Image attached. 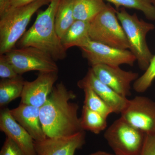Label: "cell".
Returning a JSON list of instances; mask_svg holds the SVG:
<instances>
[{
    "label": "cell",
    "mask_w": 155,
    "mask_h": 155,
    "mask_svg": "<svg viewBox=\"0 0 155 155\" xmlns=\"http://www.w3.org/2000/svg\"><path fill=\"white\" fill-rule=\"evenodd\" d=\"M51 0H36L17 8H11L0 17V55L14 49L25 32L31 17L42 6Z\"/></svg>",
    "instance_id": "cell-3"
},
{
    "label": "cell",
    "mask_w": 155,
    "mask_h": 155,
    "mask_svg": "<svg viewBox=\"0 0 155 155\" xmlns=\"http://www.w3.org/2000/svg\"><path fill=\"white\" fill-rule=\"evenodd\" d=\"M121 118L146 134H155V102L147 97L129 100Z\"/></svg>",
    "instance_id": "cell-9"
},
{
    "label": "cell",
    "mask_w": 155,
    "mask_h": 155,
    "mask_svg": "<svg viewBox=\"0 0 155 155\" xmlns=\"http://www.w3.org/2000/svg\"><path fill=\"white\" fill-rule=\"evenodd\" d=\"M91 69L99 80L125 97L131 94V84L139 77L137 72L125 71L119 67L99 64Z\"/></svg>",
    "instance_id": "cell-10"
},
{
    "label": "cell",
    "mask_w": 155,
    "mask_h": 155,
    "mask_svg": "<svg viewBox=\"0 0 155 155\" xmlns=\"http://www.w3.org/2000/svg\"><path fill=\"white\" fill-rule=\"evenodd\" d=\"M12 0H0V17H2L11 7Z\"/></svg>",
    "instance_id": "cell-27"
},
{
    "label": "cell",
    "mask_w": 155,
    "mask_h": 155,
    "mask_svg": "<svg viewBox=\"0 0 155 155\" xmlns=\"http://www.w3.org/2000/svg\"><path fill=\"white\" fill-rule=\"evenodd\" d=\"M114 4L117 8L120 7L141 11L146 17L155 20V6L152 0H103Z\"/></svg>",
    "instance_id": "cell-22"
},
{
    "label": "cell",
    "mask_w": 155,
    "mask_h": 155,
    "mask_svg": "<svg viewBox=\"0 0 155 155\" xmlns=\"http://www.w3.org/2000/svg\"><path fill=\"white\" fill-rule=\"evenodd\" d=\"M116 15L125 31L129 50L136 57L140 68L145 71L153 56L147 44L146 36L154 29V25L140 19L136 14L130 15L124 8L117 11Z\"/></svg>",
    "instance_id": "cell-4"
},
{
    "label": "cell",
    "mask_w": 155,
    "mask_h": 155,
    "mask_svg": "<svg viewBox=\"0 0 155 155\" xmlns=\"http://www.w3.org/2000/svg\"><path fill=\"white\" fill-rule=\"evenodd\" d=\"M60 0H51L47 8L39 12L33 25L18 41L19 48L32 47L41 50L55 60H63L67 51L61 43L55 25V18Z\"/></svg>",
    "instance_id": "cell-2"
},
{
    "label": "cell",
    "mask_w": 155,
    "mask_h": 155,
    "mask_svg": "<svg viewBox=\"0 0 155 155\" xmlns=\"http://www.w3.org/2000/svg\"><path fill=\"white\" fill-rule=\"evenodd\" d=\"M140 155H155V134H146Z\"/></svg>",
    "instance_id": "cell-26"
},
{
    "label": "cell",
    "mask_w": 155,
    "mask_h": 155,
    "mask_svg": "<svg viewBox=\"0 0 155 155\" xmlns=\"http://www.w3.org/2000/svg\"><path fill=\"white\" fill-rule=\"evenodd\" d=\"M84 92V106L107 118L113 113L112 109L89 86L82 87Z\"/></svg>",
    "instance_id": "cell-21"
},
{
    "label": "cell",
    "mask_w": 155,
    "mask_h": 155,
    "mask_svg": "<svg viewBox=\"0 0 155 155\" xmlns=\"http://www.w3.org/2000/svg\"><path fill=\"white\" fill-rule=\"evenodd\" d=\"M146 136L121 117L115 120L104 134L116 155H140Z\"/></svg>",
    "instance_id": "cell-6"
},
{
    "label": "cell",
    "mask_w": 155,
    "mask_h": 155,
    "mask_svg": "<svg viewBox=\"0 0 155 155\" xmlns=\"http://www.w3.org/2000/svg\"><path fill=\"white\" fill-rule=\"evenodd\" d=\"M88 155H116L115 154H112L110 153L105 151H98L96 152L92 153Z\"/></svg>",
    "instance_id": "cell-29"
},
{
    "label": "cell",
    "mask_w": 155,
    "mask_h": 155,
    "mask_svg": "<svg viewBox=\"0 0 155 155\" xmlns=\"http://www.w3.org/2000/svg\"><path fill=\"white\" fill-rule=\"evenodd\" d=\"M107 6L103 0H75L74 18L75 20L91 22Z\"/></svg>",
    "instance_id": "cell-17"
},
{
    "label": "cell",
    "mask_w": 155,
    "mask_h": 155,
    "mask_svg": "<svg viewBox=\"0 0 155 155\" xmlns=\"http://www.w3.org/2000/svg\"><path fill=\"white\" fill-rule=\"evenodd\" d=\"M0 130L14 141L26 155H37L35 140L13 118L8 108L4 107L0 113Z\"/></svg>",
    "instance_id": "cell-13"
},
{
    "label": "cell",
    "mask_w": 155,
    "mask_h": 155,
    "mask_svg": "<svg viewBox=\"0 0 155 155\" xmlns=\"http://www.w3.org/2000/svg\"><path fill=\"white\" fill-rule=\"evenodd\" d=\"M76 94L62 82L56 84L47 101L40 108V118L47 137H67L84 131L78 116L79 106L71 101Z\"/></svg>",
    "instance_id": "cell-1"
},
{
    "label": "cell",
    "mask_w": 155,
    "mask_h": 155,
    "mask_svg": "<svg viewBox=\"0 0 155 155\" xmlns=\"http://www.w3.org/2000/svg\"><path fill=\"white\" fill-rule=\"evenodd\" d=\"M85 131L67 137L49 138L35 141L37 155H74L85 143Z\"/></svg>",
    "instance_id": "cell-12"
},
{
    "label": "cell",
    "mask_w": 155,
    "mask_h": 155,
    "mask_svg": "<svg viewBox=\"0 0 155 155\" xmlns=\"http://www.w3.org/2000/svg\"><path fill=\"white\" fill-rule=\"evenodd\" d=\"M10 112L35 141H41L47 138L41 122L40 108L20 103L18 107L10 110Z\"/></svg>",
    "instance_id": "cell-15"
},
{
    "label": "cell",
    "mask_w": 155,
    "mask_h": 155,
    "mask_svg": "<svg viewBox=\"0 0 155 155\" xmlns=\"http://www.w3.org/2000/svg\"><path fill=\"white\" fill-rule=\"evenodd\" d=\"M35 1L36 0H12L11 8H17L25 5Z\"/></svg>",
    "instance_id": "cell-28"
},
{
    "label": "cell",
    "mask_w": 155,
    "mask_h": 155,
    "mask_svg": "<svg viewBox=\"0 0 155 155\" xmlns=\"http://www.w3.org/2000/svg\"><path fill=\"white\" fill-rule=\"evenodd\" d=\"M78 86L82 88L89 86L112 109L113 113L121 114L129 100L119 95L110 87L98 79L91 68L88 70L85 77L78 81Z\"/></svg>",
    "instance_id": "cell-14"
},
{
    "label": "cell",
    "mask_w": 155,
    "mask_h": 155,
    "mask_svg": "<svg viewBox=\"0 0 155 155\" xmlns=\"http://www.w3.org/2000/svg\"><path fill=\"white\" fill-rule=\"evenodd\" d=\"M0 155H26L14 141L7 137L1 149Z\"/></svg>",
    "instance_id": "cell-25"
},
{
    "label": "cell",
    "mask_w": 155,
    "mask_h": 155,
    "mask_svg": "<svg viewBox=\"0 0 155 155\" xmlns=\"http://www.w3.org/2000/svg\"><path fill=\"white\" fill-rule=\"evenodd\" d=\"M90 26V22L75 20L61 38V43L64 49L67 51L72 47L83 46L91 39Z\"/></svg>",
    "instance_id": "cell-16"
},
{
    "label": "cell",
    "mask_w": 155,
    "mask_h": 155,
    "mask_svg": "<svg viewBox=\"0 0 155 155\" xmlns=\"http://www.w3.org/2000/svg\"><path fill=\"white\" fill-rule=\"evenodd\" d=\"M81 125L83 130H88L95 134H99L107 127V118L83 106Z\"/></svg>",
    "instance_id": "cell-20"
},
{
    "label": "cell",
    "mask_w": 155,
    "mask_h": 155,
    "mask_svg": "<svg viewBox=\"0 0 155 155\" xmlns=\"http://www.w3.org/2000/svg\"><path fill=\"white\" fill-rule=\"evenodd\" d=\"M5 54L19 75L31 71L58 72L55 60L48 54L37 48L27 47L14 48Z\"/></svg>",
    "instance_id": "cell-7"
},
{
    "label": "cell",
    "mask_w": 155,
    "mask_h": 155,
    "mask_svg": "<svg viewBox=\"0 0 155 155\" xmlns=\"http://www.w3.org/2000/svg\"><path fill=\"white\" fill-rule=\"evenodd\" d=\"M109 5L90 22L89 36L93 41L120 49L129 48L127 37L117 15Z\"/></svg>",
    "instance_id": "cell-5"
},
{
    "label": "cell",
    "mask_w": 155,
    "mask_h": 155,
    "mask_svg": "<svg viewBox=\"0 0 155 155\" xmlns=\"http://www.w3.org/2000/svg\"><path fill=\"white\" fill-rule=\"evenodd\" d=\"M5 54L0 55V77L2 79H11L19 76Z\"/></svg>",
    "instance_id": "cell-24"
},
{
    "label": "cell",
    "mask_w": 155,
    "mask_h": 155,
    "mask_svg": "<svg viewBox=\"0 0 155 155\" xmlns=\"http://www.w3.org/2000/svg\"><path fill=\"white\" fill-rule=\"evenodd\" d=\"M75 0H60L56 12L55 25L60 38L75 21L73 8Z\"/></svg>",
    "instance_id": "cell-18"
},
{
    "label": "cell",
    "mask_w": 155,
    "mask_h": 155,
    "mask_svg": "<svg viewBox=\"0 0 155 155\" xmlns=\"http://www.w3.org/2000/svg\"><path fill=\"white\" fill-rule=\"evenodd\" d=\"M155 79V55L153 56L144 73L134 81L133 88L137 92H144L149 88Z\"/></svg>",
    "instance_id": "cell-23"
},
{
    "label": "cell",
    "mask_w": 155,
    "mask_h": 155,
    "mask_svg": "<svg viewBox=\"0 0 155 155\" xmlns=\"http://www.w3.org/2000/svg\"><path fill=\"white\" fill-rule=\"evenodd\" d=\"M152 2L154 5L155 6V0H152Z\"/></svg>",
    "instance_id": "cell-30"
},
{
    "label": "cell",
    "mask_w": 155,
    "mask_h": 155,
    "mask_svg": "<svg viewBox=\"0 0 155 155\" xmlns=\"http://www.w3.org/2000/svg\"><path fill=\"white\" fill-rule=\"evenodd\" d=\"M58 79V72H40L32 81H25L21 103L41 108L47 101Z\"/></svg>",
    "instance_id": "cell-11"
},
{
    "label": "cell",
    "mask_w": 155,
    "mask_h": 155,
    "mask_svg": "<svg viewBox=\"0 0 155 155\" xmlns=\"http://www.w3.org/2000/svg\"><path fill=\"white\" fill-rule=\"evenodd\" d=\"M25 81L21 75L14 78L2 79L0 82V107H5L21 97Z\"/></svg>",
    "instance_id": "cell-19"
},
{
    "label": "cell",
    "mask_w": 155,
    "mask_h": 155,
    "mask_svg": "<svg viewBox=\"0 0 155 155\" xmlns=\"http://www.w3.org/2000/svg\"><path fill=\"white\" fill-rule=\"evenodd\" d=\"M80 48L91 67L99 64L114 67L122 64L132 66L137 61L130 50L116 48L91 39Z\"/></svg>",
    "instance_id": "cell-8"
}]
</instances>
